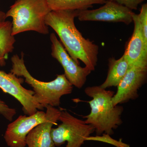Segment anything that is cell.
Masks as SVG:
<instances>
[{"label": "cell", "mask_w": 147, "mask_h": 147, "mask_svg": "<svg viewBox=\"0 0 147 147\" xmlns=\"http://www.w3.org/2000/svg\"><path fill=\"white\" fill-rule=\"evenodd\" d=\"M79 11H51L45 18V24L59 37L65 49L75 62L79 60L91 71L97 65L99 47L89 39H86L76 28L74 18ZM80 65V64H79Z\"/></svg>", "instance_id": "cell-1"}, {"label": "cell", "mask_w": 147, "mask_h": 147, "mask_svg": "<svg viewBox=\"0 0 147 147\" xmlns=\"http://www.w3.org/2000/svg\"><path fill=\"white\" fill-rule=\"evenodd\" d=\"M84 91L92 98L87 101L91 111L88 115L84 117L85 123L93 127L97 136L103 134L113 135L114 130L123 123L121 115L124 110L121 105L113 104L115 92L104 89L99 86L87 87Z\"/></svg>", "instance_id": "cell-2"}, {"label": "cell", "mask_w": 147, "mask_h": 147, "mask_svg": "<svg viewBox=\"0 0 147 147\" xmlns=\"http://www.w3.org/2000/svg\"><path fill=\"white\" fill-rule=\"evenodd\" d=\"M11 61V73L25 78V82L33 89L38 102L44 108L47 105L58 107L60 105L62 96L72 92L73 86L64 74L58 75L55 80L48 82H41L33 77L25 65L24 53H21V57L18 55H13Z\"/></svg>", "instance_id": "cell-3"}, {"label": "cell", "mask_w": 147, "mask_h": 147, "mask_svg": "<svg viewBox=\"0 0 147 147\" xmlns=\"http://www.w3.org/2000/svg\"><path fill=\"white\" fill-rule=\"evenodd\" d=\"M51 11L47 0H16L5 13L12 18L13 36L33 31L42 34L49 33L45 20Z\"/></svg>", "instance_id": "cell-4"}, {"label": "cell", "mask_w": 147, "mask_h": 147, "mask_svg": "<svg viewBox=\"0 0 147 147\" xmlns=\"http://www.w3.org/2000/svg\"><path fill=\"white\" fill-rule=\"evenodd\" d=\"M59 121L61 123L57 128H52L51 131L55 146L60 147L67 142L65 147H81L95 132L92 125L67 111H61Z\"/></svg>", "instance_id": "cell-5"}, {"label": "cell", "mask_w": 147, "mask_h": 147, "mask_svg": "<svg viewBox=\"0 0 147 147\" xmlns=\"http://www.w3.org/2000/svg\"><path fill=\"white\" fill-rule=\"evenodd\" d=\"M23 82L22 78H18L11 72L7 73L0 70V88L19 101L25 115H31L44 108L38 102L33 91L26 89L22 86Z\"/></svg>", "instance_id": "cell-6"}, {"label": "cell", "mask_w": 147, "mask_h": 147, "mask_svg": "<svg viewBox=\"0 0 147 147\" xmlns=\"http://www.w3.org/2000/svg\"><path fill=\"white\" fill-rule=\"evenodd\" d=\"M52 42V56L63 67L65 75L72 86L79 89L84 86L91 71L85 66L82 67L71 59L54 33L50 36Z\"/></svg>", "instance_id": "cell-7"}, {"label": "cell", "mask_w": 147, "mask_h": 147, "mask_svg": "<svg viewBox=\"0 0 147 147\" xmlns=\"http://www.w3.org/2000/svg\"><path fill=\"white\" fill-rule=\"evenodd\" d=\"M147 65L129 66L126 74L117 86V90L113 98L114 105L135 100L139 97L138 92L146 82Z\"/></svg>", "instance_id": "cell-8"}, {"label": "cell", "mask_w": 147, "mask_h": 147, "mask_svg": "<svg viewBox=\"0 0 147 147\" xmlns=\"http://www.w3.org/2000/svg\"><path fill=\"white\" fill-rule=\"evenodd\" d=\"M134 12L125 6L107 0L103 6L94 9L79 11V21L122 22L128 25L133 22Z\"/></svg>", "instance_id": "cell-9"}, {"label": "cell", "mask_w": 147, "mask_h": 147, "mask_svg": "<svg viewBox=\"0 0 147 147\" xmlns=\"http://www.w3.org/2000/svg\"><path fill=\"white\" fill-rule=\"evenodd\" d=\"M46 113L38 111L30 116L20 115L7 125L4 139L9 147H25L27 136L36 126L45 121Z\"/></svg>", "instance_id": "cell-10"}, {"label": "cell", "mask_w": 147, "mask_h": 147, "mask_svg": "<svg viewBox=\"0 0 147 147\" xmlns=\"http://www.w3.org/2000/svg\"><path fill=\"white\" fill-rule=\"evenodd\" d=\"M46 119L29 132L26 138L28 147H55L51 137V129L57 124L61 111L50 105L46 106Z\"/></svg>", "instance_id": "cell-11"}, {"label": "cell", "mask_w": 147, "mask_h": 147, "mask_svg": "<svg viewBox=\"0 0 147 147\" xmlns=\"http://www.w3.org/2000/svg\"><path fill=\"white\" fill-rule=\"evenodd\" d=\"M133 22L134 25V31L123 55L129 66L147 65V43L145 42L142 34L137 14L135 13L133 16Z\"/></svg>", "instance_id": "cell-12"}, {"label": "cell", "mask_w": 147, "mask_h": 147, "mask_svg": "<svg viewBox=\"0 0 147 147\" xmlns=\"http://www.w3.org/2000/svg\"><path fill=\"white\" fill-rule=\"evenodd\" d=\"M129 67V65L124 55L121 57L116 59L115 58L108 60V75L105 81L100 86L106 89L112 87L118 86Z\"/></svg>", "instance_id": "cell-13"}, {"label": "cell", "mask_w": 147, "mask_h": 147, "mask_svg": "<svg viewBox=\"0 0 147 147\" xmlns=\"http://www.w3.org/2000/svg\"><path fill=\"white\" fill-rule=\"evenodd\" d=\"M12 22L5 21L0 23V66L5 64L9 54L12 53L16 41L12 34Z\"/></svg>", "instance_id": "cell-14"}, {"label": "cell", "mask_w": 147, "mask_h": 147, "mask_svg": "<svg viewBox=\"0 0 147 147\" xmlns=\"http://www.w3.org/2000/svg\"><path fill=\"white\" fill-rule=\"evenodd\" d=\"M107 0H47L51 11H82L92 8L94 4L103 5Z\"/></svg>", "instance_id": "cell-15"}, {"label": "cell", "mask_w": 147, "mask_h": 147, "mask_svg": "<svg viewBox=\"0 0 147 147\" xmlns=\"http://www.w3.org/2000/svg\"><path fill=\"white\" fill-rule=\"evenodd\" d=\"M142 34L145 42L147 43V4L142 5L140 13L137 14Z\"/></svg>", "instance_id": "cell-16"}, {"label": "cell", "mask_w": 147, "mask_h": 147, "mask_svg": "<svg viewBox=\"0 0 147 147\" xmlns=\"http://www.w3.org/2000/svg\"><path fill=\"white\" fill-rule=\"evenodd\" d=\"M102 136H97L96 137H92L90 136L87 139V140H97V141H101L106 143H110L116 146L117 147H129V145L123 143L121 141H118L115 139H112L110 137V135L108 134H103Z\"/></svg>", "instance_id": "cell-17"}, {"label": "cell", "mask_w": 147, "mask_h": 147, "mask_svg": "<svg viewBox=\"0 0 147 147\" xmlns=\"http://www.w3.org/2000/svg\"><path fill=\"white\" fill-rule=\"evenodd\" d=\"M16 110L10 108L4 101L0 99V114L6 119L11 121L16 114Z\"/></svg>", "instance_id": "cell-18"}, {"label": "cell", "mask_w": 147, "mask_h": 147, "mask_svg": "<svg viewBox=\"0 0 147 147\" xmlns=\"http://www.w3.org/2000/svg\"><path fill=\"white\" fill-rule=\"evenodd\" d=\"M119 4L125 6L131 10H137L138 6L145 0H112Z\"/></svg>", "instance_id": "cell-19"}, {"label": "cell", "mask_w": 147, "mask_h": 147, "mask_svg": "<svg viewBox=\"0 0 147 147\" xmlns=\"http://www.w3.org/2000/svg\"><path fill=\"white\" fill-rule=\"evenodd\" d=\"M6 18V17L5 13L0 10V23L5 21Z\"/></svg>", "instance_id": "cell-20"}]
</instances>
